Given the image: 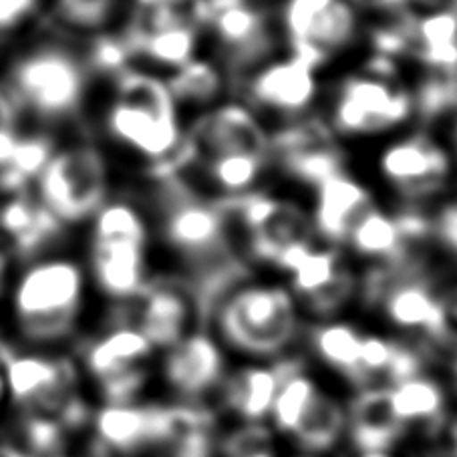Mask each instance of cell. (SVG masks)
<instances>
[{
	"label": "cell",
	"mask_w": 457,
	"mask_h": 457,
	"mask_svg": "<svg viewBox=\"0 0 457 457\" xmlns=\"http://www.w3.org/2000/svg\"><path fill=\"white\" fill-rule=\"evenodd\" d=\"M83 293V270L71 260H46L29 268L14 290L22 333L33 341L67 337L77 325Z\"/></svg>",
	"instance_id": "5"
},
{
	"label": "cell",
	"mask_w": 457,
	"mask_h": 457,
	"mask_svg": "<svg viewBox=\"0 0 457 457\" xmlns=\"http://www.w3.org/2000/svg\"><path fill=\"white\" fill-rule=\"evenodd\" d=\"M401 17L407 22V54L428 67L429 73L457 75V12L439 11Z\"/></svg>",
	"instance_id": "27"
},
{
	"label": "cell",
	"mask_w": 457,
	"mask_h": 457,
	"mask_svg": "<svg viewBox=\"0 0 457 457\" xmlns=\"http://www.w3.org/2000/svg\"><path fill=\"white\" fill-rule=\"evenodd\" d=\"M0 397H3V377H0Z\"/></svg>",
	"instance_id": "51"
},
{
	"label": "cell",
	"mask_w": 457,
	"mask_h": 457,
	"mask_svg": "<svg viewBox=\"0 0 457 457\" xmlns=\"http://www.w3.org/2000/svg\"><path fill=\"white\" fill-rule=\"evenodd\" d=\"M129 65H133V57L123 35H99L93 38L87 54L89 71L115 77Z\"/></svg>",
	"instance_id": "37"
},
{
	"label": "cell",
	"mask_w": 457,
	"mask_h": 457,
	"mask_svg": "<svg viewBox=\"0 0 457 457\" xmlns=\"http://www.w3.org/2000/svg\"><path fill=\"white\" fill-rule=\"evenodd\" d=\"M319 67L301 54L270 57L240 79V89L254 112H268L282 120L311 113L320 93Z\"/></svg>",
	"instance_id": "12"
},
{
	"label": "cell",
	"mask_w": 457,
	"mask_h": 457,
	"mask_svg": "<svg viewBox=\"0 0 457 457\" xmlns=\"http://www.w3.org/2000/svg\"><path fill=\"white\" fill-rule=\"evenodd\" d=\"M337 137L328 121L306 113L270 131V155L290 176L314 187L330 173L343 170Z\"/></svg>",
	"instance_id": "18"
},
{
	"label": "cell",
	"mask_w": 457,
	"mask_h": 457,
	"mask_svg": "<svg viewBox=\"0 0 457 457\" xmlns=\"http://www.w3.org/2000/svg\"><path fill=\"white\" fill-rule=\"evenodd\" d=\"M54 154V144L46 136L19 137L11 162L0 168V190L6 194L22 192L30 178H38Z\"/></svg>",
	"instance_id": "35"
},
{
	"label": "cell",
	"mask_w": 457,
	"mask_h": 457,
	"mask_svg": "<svg viewBox=\"0 0 457 457\" xmlns=\"http://www.w3.org/2000/svg\"><path fill=\"white\" fill-rule=\"evenodd\" d=\"M29 444L38 453H54L62 444V425L46 415H33L27 428Z\"/></svg>",
	"instance_id": "40"
},
{
	"label": "cell",
	"mask_w": 457,
	"mask_h": 457,
	"mask_svg": "<svg viewBox=\"0 0 457 457\" xmlns=\"http://www.w3.org/2000/svg\"><path fill=\"white\" fill-rule=\"evenodd\" d=\"M314 228L328 242H345L351 228L375 206L371 192L343 170L314 186Z\"/></svg>",
	"instance_id": "23"
},
{
	"label": "cell",
	"mask_w": 457,
	"mask_h": 457,
	"mask_svg": "<svg viewBox=\"0 0 457 457\" xmlns=\"http://www.w3.org/2000/svg\"><path fill=\"white\" fill-rule=\"evenodd\" d=\"M379 171L389 186L407 200L437 194L452 171L449 154L423 131L393 139L379 155Z\"/></svg>",
	"instance_id": "19"
},
{
	"label": "cell",
	"mask_w": 457,
	"mask_h": 457,
	"mask_svg": "<svg viewBox=\"0 0 457 457\" xmlns=\"http://www.w3.org/2000/svg\"><path fill=\"white\" fill-rule=\"evenodd\" d=\"M346 428V411L338 401L322 391L314 399L309 411L298 423L293 437L301 444L304 449L312 453L327 452V449L335 447L338 439L345 433Z\"/></svg>",
	"instance_id": "34"
},
{
	"label": "cell",
	"mask_w": 457,
	"mask_h": 457,
	"mask_svg": "<svg viewBox=\"0 0 457 457\" xmlns=\"http://www.w3.org/2000/svg\"><path fill=\"white\" fill-rule=\"evenodd\" d=\"M165 83H168L171 97L179 109L192 105L206 112V109L222 104L232 79L226 73L222 62L195 57L165 75Z\"/></svg>",
	"instance_id": "30"
},
{
	"label": "cell",
	"mask_w": 457,
	"mask_h": 457,
	"mask_svg": "<svg viewBox=\"0 0 457 457\" xmlns=\"http://www.w3.org/2000/svg\"><path fill=\"white\" fill-rule=\"evenodd\" d=\"M160 190L162 230L173 252L192 270L190 293L202 317L216 309L226 290L242 277V262L230 244L228 216L218 202H206L186 186L179 173L155 178Z\"/></svg>",
	"instance_id": "1"
},
{
	"label": "cell",
	"mask_w": 457,
	"mask_h": 457,
	"mask_svg": "<svg viewBox=\"0 0 457 457\" xmlns=\"http://www.w3.org/2000/svg\"><path fill=\"white\" fill-rule=\"evenodd\" d=\"M425 232H428V222L423 218L415 214L391 216L373 206L351 228L345 242L359 256L397 264L407 260L409 244Z\"/></svg>",
	"instance_id": "24"
},
{
	"label": "cell",
	"mask_w": 457,
	"mask_h": 457,
	"mask_svg": "<svg viewBox=\"0 0 457 457\" xmlns=\"http://www.w3.org/2000/svg\"><path fill=\"white\" fill-rule=\"evenodd\" d=\"M38 0H0V29H11L37 9Z\"/></svg>",
	"instance_id": "43"
},
{
	"label": "cell",
	"mask_w": 457,
	"mask_h": 457,
	"mask_svg": "<svg viewBox=\"0 0 457 457\" xmlns=\"http://www.w3.org/2000/svg\"><path fill=\"white\" fill-rule=\"evenodd\" d=\"M155 346L136 327L117 325L87 351V369L109 403H131L147 381L145 362Z\"/></svg>",
	"instance_id": "16"
},
{
	"label": "cell",
	"mask_w": 457,
	"mask_h": 457,
	"mask_svg": "<svg viewBox=\"0 0 457 457\" xmlns=\"http://www.w3.org/2000/svg\"><path fill=\"white\" fill-rule=\"evenodd\" d=\"M206 29L222 53L232 83L272 57L274 30L268 12L252 0H210Z\"/></svg>",
	"instance_id": "11"
},
{
	"label": "cell",
	"mask_w": 457,
	"mask_h": 457,
	"mask_svg": "<svg viewBox=\"0 0 457 457\" xmlns=\"http://www.w3.org/2000/svg\"><path fill=\"white\" fill-rule=\"evenodd\" d=\"M455 139H457V129H455Z\"/></svg>",
	"instance_id": "52"
},
{
	"label": "cell",
	"mask_w": 457,
	"mask_h": 457,
	"mask_svg": "<svg viewBox=\"0 0 457 457\" xmlns=\"http://www.w3.org/2000/svg\"><path fill=\"white\" fill-rule=\"evenodd\" d=\"M14 121H17V109H14L12 101L0 91V129L14 128Z\"/></svg>",
	"instance_id": "46"
},
{
	"label": "cell",
	"mask_w": 457,
	"mask_h": 457,
	"mask_svg": "<svg viewBox=\"0 0 457 457\" xmlns=\"http://www.w3.org/2000/svg\"><path fill=\"white\" fill-rule=\"evenodd\" d=\"M379 11H387L391 14H417L452 11L457 12V0H379Z\"/></svg>",
	"instance_id": "42"
},
{
	"label": "cell",
	"mask_w": 457,
	"mask_h": 457,
	"mask_svg": "<svg viewBox=\"0 0 457 457\" xmlns=\"http://www.w3.org/2000/svg\"><path fill=\"white\" fill-rule=\"evenodd\" d=\"M228 218L238 220L246 230L252 254L274 264L282 252L301 242H311V222L293 202L248 192L218 202Z\"/></svg>",
	"instance_id": "13"
},
{
	"label": "cell",
	"mask_w": 457,
	"mask_h": 457,
	"mask_svg": "<svg viewBox=\"0 0 457 457\" xmlns=\"http://www.w3.org/2000/svg\"><path fill=\"white\" fill-rule=\"evenodd\" d=\"M147 226L128 200L105 202L93 226V277L115 301H131L147 285Z\"/></svg>",
	"instance_id": "4"
},
{
	"label": "cell",
	"mask_w": 457,
	"mask_h": 457,
	"mask_svg": "<svg viewBox=\"0 0 457 457\" xmlns=\"http://www.w3.org/2000/svg\"><path fill=\"white\" fill-rule=\"evenodd\" d=\"M393 411L405 425L437 421L445 407V393L429 377L413 375L389 387Z\"/></svg>",
	"instance_id": "33"
},
{
	"label": "cell",
	"mask_w": 457,
	"mask_h": 457,
	"mask_svg": "<svg viewBox=\"0 0 457 457\" xmlns=\"http://www.w3.org/2000/svg\"><path fill=\"white\" fill-rule=\"evenodd\" d=\"M407 425L393 411L389 387H367L346 409V428L361 453L387 452L403 437Z\"/></svg>",
	"instance_id": "25"
},
{
	"label": "cell",
	"mask_w": 457,
	"mask_h": 457,
	"mask_svg": "<svg viewBox=\"0 0 457 457\" xmlns=\"http://www.w3.org/2000/svg\"><path fill=\"white\" fill-rule=\"evenodd\" d=\"M413 99L415 115L436 120L437 115L457 107V75L431 73L420 85V89L413 91Z\"/></svg>",
	"instance_id": "36"
},
{
	"label": "cell",
	"mask_w": 457,
	"mask_h": 457,
	"mask_svg": "<svg viewBox=\"0 0 457 457\" xmlns=\"http://www.w3.org/2000/svg\"><path fill=\"white\" fill-rule=\"evenodd\" d=\"M280 25L288 51L320 69L354 43L361 19L349 0H285Z\"/></svg>",
	"instance_id": "9"
},
{
	"label": "cell",
	"mask_w": 457,
	"mask_h": 457,
	"mask_svg": "<svg viewBox=\"0 0 457 457\" xmlns=\"http://www.w3.org/2000/svg\"><path fill=\"white\" fill-rule=\"evenodd\" d=\"M369 296L381 306L393 325L405 330H421L433 338L447 335V311L415 264H389L377 270L369 280Z\"/></svg>",
	"instance_id": "10"
},
{
	"label": "cell",
	"mask_w": 457,
	"mask_h": 457,
	"mask_svg": "<svg viewBox=\"0 0 457 457\" xmlns=\"http://www.w3.org/2000/svg\"><path fill=\"white\" fill-rule=\"evenodd\" d=\"M306 457H314V455H306Z\"/></svg>",
	"instance_id": "53"
},
{
	"label": "cell",
	"mask_w": 457,
	"mask_h": 457,
	"mask_svg": "<svg viewBox=\"0 0 457 457\" xmlns=\"http://www.w3.org/2000/svg\"><path fill=\"white\" fill-rule=\"evenodd\" d=\"M61 224L43 202H35L22 192L11 194L0 204V228L12 236L21 254H33L61 232Z\"/></svg>",
	"instance_id": "29"
},
{
	"label": "cell",
	"mask_w": 457,
	"mask_h": 457,
	"mask_svg": "<svg viewBox=\"0 0 457 457\" xmlns=\"http://www.w3.org/2000/svg\"><path fill=\"white\" fill-rule=\"evenodd\" d=\"M173 9L190 17L195 25L206 29L210 17V0H133V11Z\"/></svg>",
	"instance_id": "41"
},
{
	"label": "cell",
	"mask_w": 457,
	"mask_h": 457,
	"mask_svg": "<svg viewBox=\"0 0 457 457\" xmlns=\"http://www.w3.org/2000/svg\"><path fill=\"white\" fill-rule=\"evenodd\" d=\"M6 383L14 401L35 415L57 413L62 428L85 421L87 407L73 393L75 369L69 361L43 357H11Z\"/></svg>",
	"instance_id": "14"
},
{
	"label": "cell",
	"mask_w": 457,
	"mask_h": 457,
	"mask_svg": "<svg viewBox=\"0 0 457 457\" xmlns=\"http://www.w3.org/2000/svg\"><path fill=\"white\" fill-rule=\"evenodd\" d=\"M19 136L14 128L0 129V168H4L6 163L11 162V155L14 152V145H17Z\"/></svg>",
	"instance_id": "45"
},
{
	"label": "cell",
	"mask_w": 457,
	"mask_h": 457,
	"mask_svg": "<svg viewBox=\"0 0 457 457\" xmlns=\"http://www.w3.org/2000/svg\"><path fill=\"white\" fill-rule=\"evenodd\" d=\"M89 67L61 46H43L22 57L12 71L17 97L37 115L62 120L75 115L87 91Z\"/></svg>",
	"instance_id": "8"
},
{
	"label": "cell",
	"mask_w": 457,
	"mask_h": 457,
	"mask_svg": "<svg viewBox=\"0 0 457 457\" xmlns=\"http://www.w3.org/2000/svg\"><path fill=\"white\" fill-rule=\"evenodd\" d=\"M361 457H389L387 452H373V453H362Z\"/></svg>",
	"instance_id": "50"
},
{
	"label": "cell",
	"mask_w": 457,
	"mask_h": 457,
	"mask_svg": "<svg viewBox=\"0 0 457 457\" xmlns=\"http://www.w3.org/2000/svg\"><path fill=\"white\" fill-rule=\"evenodd\" d=\"M362 335L359 328L346 322H327L312 330L311 345L322 362H327L346 379L362 385L361 375V346Z\"/></svg>",
	"instance_id": "32"
},
{
	"label": "cell",
	"mask_w": 457,
	"mask_h": 457,
	"mask_svg": "<svg viewBox=\"0 0 457 457\" xmlns=\"http://www.w3.org/2000/svg\"><path fill=\"white\" fill-rule=\"evenodd\" d=\"M214 311L222 341L250 357H278L301 328L293 295L277 285L240 287Z\"/></svg>",
	"instance_id": "3"
},
{
	"label": "cell",
	"mask_w": 457,
	"mask_h": 457,
	"mask_svg": "<svg viewBox=\"0 0 457 457\" xmlns=\"http://www.w3.org/2000/svg\"><path fill=\"white\" fill-rule=\"evenodd\" d=\"M296 367V361H280L274 365H248L238 369L222 381L226 405L248 423H260L270 415L280 383Z\"/></svg>",
	"instance_id": "26"
},
{
	"label": "cell",
	"mask_w": 457,
	"mask_h": 457,
	"mask_svg": "<svg viewBox=\"0 0 457 457\" xmlns=\"http://www.w3.org/2000/svg\"><path fill=\"white\" fill-rule=\"evenodd\" d=\"M455 371H457V365H455Z\"/></svg>",
	"instance_id": "54"
},
{
	"label": "cell",
	"mask_w": 457,
	"mask_h": 457,
	"mask_svg": "<svg viewBox=\"0 0 457 457\" xmlns=\"http://www.w3.org/2000/svg\"><path fill=\"white\" fill-rule=\"evenodd\" d=\"M4 270H6V258L0 254V287H3V280H4Z\"/></svg>",
	"instance_id": "48"
},
{
	"label": "cell",
	"mask_w": 457,
	"mask_h": 457,
	"mask_svg": "<svg viewBox=\"0 0 457 457\" xmlns=\"http://www.w3.org/2000/svg\"><path fill=\"white\" fill-rule=\"evenodd\" d=\"M123 304L129 306V317L120 325L136 327L154 346L170 349L187 335L194 317V301L187 290L173 282H149L137 296Z\"/></svg>",
	"instance_id": "21"
},
{
	"label": "cell",
	"mask_w": 457,
	"mask_h": 457,
	"mask_svg": "<svg viewBox=\"0 0 457 457\" xmlns=\"http://www.w3.org/2000/svg\"><path fill=\"white\" fill-rule=\"evenodd\" d=\"M117 0H57L59 17L79 29H101L107 25Z\"/></svg>",
	"instance_id": "39"
},
{
	"label": "cell",
	"mask_w": 457,
	"mask_h": 457,
	"mask_svg": "<svg viewBox=\"0 0 457 457\" xmlns=\"http://www.w3.org/2000/svg\"><path fill=\"white\" fill-rule=\"evenodd\" d=\"M452 444H453V449H455V453H457V423L452 428Z\"/></svg>",
	"instance_id": "49"
},
{
	"label": "cell",
	"mask_w": 457,
	"mask_h": 457,
	"mask_svg": "<svg viewBox=\"0 0 457 457\" xmlns=\"http://www.w3.org/2000/svg\"><path fill=\"white\" fill-rule=\"evenodd\" d=\"M439 228L449 246H453L457 250V204H453V206H449L444 212Z\"/></svg>",
	"instance_id": "44"
},
{
	"label": "cell",
	"mask_w": 457,
	"mask_h": 457,
	"mask_svg": "<svg viewBox=\"0 0 457 457\" xmlns=\"http://www.w3.org/2000/svg\"><path fill=\"white\" fill-rule=\"evenodd\" d=\"M0 457H27V455L21 453L19 449H14V447L0 445Z\"/></svg>",
	"instance_id": "47"
},
{
	"label": "cell",
	"mask_w": 457,
	"mask_h": 457,
	"mask_svg": "<svg viewBox=\"0 0 457 457\" xmlns=\"http://www.w3.org/2000/svg\"><path fill=\"white\" fill-rule=\"evenodd\" d=\"M220 449L224 457H277L272 449V431L262 423H246L230 431Z\"/></svg>",
	"instance_id": "38"
},
{
	"label": "cell",
	"mask_w": 457,
	"mask_h": 457,
	"mask_svg": "<svg viewBox=\"0 0 457 457\" xmlns=\"http://www.w3.org/2000/svg\"><path fill=\"white\" fill-rule=\"evenodd\" d=\"M113 85L115 97L105 112L109 136L144 157L155 178L190 168L186 129L165 77L129 65L113 77Z\"/></svg>",
	"instance_id": "2"
},
{
	"label": "cell",
	"mask_w": 457,
	"mask_h": 457,
	"mask_svg": "<svg viewBox=\"0 0 457 457\" xmlns=\"http://www.w3.org/2000/svg\"><path fill=\"white\" fill-rule=\"evenodd\" d=\"M274 266L293 278V288L306 309L320 317L341 311L351 301L357 280L343 256L333 248H314L301 242L282 252Z\"/></svg>",
	"instance_id": "15"
},
{
	"label": "cell",
	"mask_w": 457,
	"mask_h": 457,
	"mask_svg": "<svg viewBox=\"0 0 457 457\" xmlns=\"http://www.w3.org/2000/svg\"><path fill=\"white\" fill-rule=\"evenodd\" d=\"M202 30L194 25H176L141 33L123 30L121 35L129 45L133 59H144L149 65L171 73L198 57Z\"/></svg>",
	"instance_id": "28"
},
{
	"label": "cell",
	"mask_w": 457,
	"mask_h": 457,
	"mask_svg": "<svg viewBox=\"0 0 457 457\" xmlns=\"http://www.w3.org/2000/svg\"><path fill=\"white\" fill-rule=\"evenodd\" d=\"M43 206L59 222H81L104 206L109 195V163L91 144L71 145L53 157L38 173Z\"/></svg>",
	"instance_id": "7"
},
{
	"label": "cell",
	"mask_w": 457,
	"mask_h": 457,
	"mask_svg": "<svg viewBox=\"0 0 457 457\" xmlns=\"http://www.w3.org/2000/svg\"><path fill=\"white\" fill-rule=\"evenodd\" d=\"M187 145L194 162L220 154H258L270 155V129L248 104L222 101L206 109L186 129ZM192 162V165H194Z\"/></svg>",
	"instance_id": "17"
},
{
	"label": "cell",
	"mask_w": 457,
	"mask_h": 457,
	"mask_svg": "<svg viewBox=\"0 0 457 457\" xmlns=\"http://www.w3.org/2000/svg\"><path fill=\"white\" fill-rule=\"evenodd\" d=\"M162 373L171 391L195 401L222 385L226 377L222 349L210 335L190 333L170 346Z\"/></svg>",
	"instance_id": "22"
},
{
	"label": "cell",
	"mask_w": 457,
	"mask_h": 457,
	"mask_svg": "<svg viewBox=\"0 0 457 457\" xmlns=\"http://www.w3.org/2000/svg\"><path fill=\"white\" fill-rule=\"evenodd\" d=\"M178 407L109 403L96 415V433L105 452L133 455L155 452L176 428Z\"/></svg>",
	"instance_id": "20"
},
{
	"label": "cell",
	"mask_w": 457,
	"mask_h": 457,
	"mask_svg": "<svg viewBox=\"0 0 457 457\" xmlns=\"http://www.w3.org/2000/svg\"><path fill=\"white\" fill-rule=\"evenodd\" d=\"M268 163H270L268 155L242 152L210 155L194 162V165H200L210 184L228 194V198L254 192L256 184L268 170Z\"/></svg>",
	"instance_id": "31"
},
{
	"label": "cell",
	"mask_w": 457,
	"mask_h": 457,
	"mask_svg": "<svg viewBox=\"0 0 457 457\" xmlns=\"http://www.w3.org/2000/svg\"><path fill=\"white\" fill-rule=\"evenodd\" d=\"M415 117L413 91L375 71H361L338 83L328 125L337 136L371 137L395 131Z\"/></svg>",
	"instance_id": "6"
}]
</instances>
